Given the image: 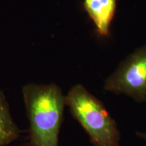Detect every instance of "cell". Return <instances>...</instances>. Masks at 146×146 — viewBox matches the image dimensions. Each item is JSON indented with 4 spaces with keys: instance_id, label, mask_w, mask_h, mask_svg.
<instances>
[{
    "instance_id": "obj_1",
    "label": "cell",
    "mask_w": 146,
    "mask_h": 146,
    "mask_svg": "<svg viewBox=\"0 0 146 146\" xmlns=\"http://www.w3.org/2000/svg\"><path fill=\"white\" fill-rule=\"evenodd\" d=\"M30 129L29 146H59L65 96L55 83H29L22 89Z\"/></svg>"
},
{
    "instance_id": "obj_2",
    "label": "cell",
    "mask_w": 146,
    "mask_h": 146,
    "mask_svg": "<svg viewBox=\"0 0 146 146\" xmlns=\"http://www.w3.org/2000/svg\"><path fill=\"white\" fill-rule=\"evenodd\" d=\"M66 106L87 133L94 146H120L117 124L102 101L81 84L65 96Z\"/></svg>"
},
{
    "instance_id": "obj_3",
    "label": "cell",
    "mask_w": 146,
    "mask_h": 146,
    "mask_svg": "<svg viewBox=\"0 0 146 146\" xmlns=\"http://www.w3.org/2000/svg\"><path fill=\"white\" fill-rule=\"evenodd\" d=\"M106 91L124 94L138 102H146V44L123 60L105 81Z\"/></svg>"
},
{
    "instance_id": "obj_4",
    "label": "cell",
    "mask_w": 146,
    "mask_h": 146,
    "mask_svg": "<svg viewBox=\"0 0 146 146\" xmlns=\"http://www.w3.org/2000/svg\"><path fill=\"white\" fill-rule=\"evenodd\" d=\"M116 0H84L83 6L96 27V33L108 37L116 12Z\"/></svg>"
},
{
    "instance_id": "obj_5",
    "label": "cell",
    "mask_w": 146,
    "mask_h": 146,
    "mask_svg": "<svg viewBox=\"0 0 146 146\" xmlns=\"http://www.w3.org/2000/svg\"><path fill=\"white\" fill-rule=\"evenodd\" d=\"M20 131L11 115L8 102L0 91V146H6L15 141Z\"/></svg>"
},
{
    "instance_id": "obj_6",
    "label": "cell",
    "mask_w": 146,
    "mask_h": 146,
    "mask_svg": "<svg viewBox=\"0 0 146 146\" xmlns=\"http://www.w3.org/2000/svg\"><path fill=\"white\" fill-rule=\"evenodd\" d=\"M137 135L139 137H141L143 139V140H145V141L146 142V132L145 133H141V132H137Z\"/></svg>"
}]
</instances>
